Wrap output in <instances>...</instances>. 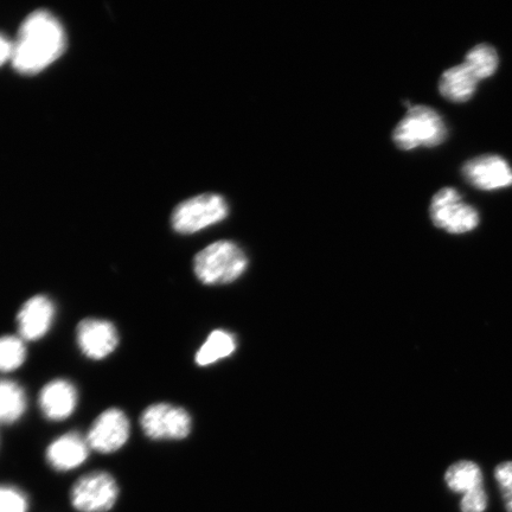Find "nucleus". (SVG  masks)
I'll return each instance as SVG.
<instances>
[{
  "label": "nucleus",
  "mask_w": 512,
  "mask_h": 512,
  "mask_svg": "<svg viewBox=\"0 0 512 512\" xmlns=\"http://www.w3.org/2000/svg\"><path fill=\"white\" fill-rule=\"evenodd\" d=\"M67 47L62 24L47 10L32 12L19 28L12 67L23 75H35L59 60Z\"/></svg>",
  "instance_id": "f257e3e1"
},
{
  "label": "nucleus",
  "mask_w": 512,
  "mask_h": 512,
  "mask_svg": "<svg viewBox=\"0 0 512 512\" xmlns=\"http://www.w3.org/2000/svg\"><path fill=\"white\" fill-rule=\"evenodd\" d=\"M24 389L10 380H0V425L15 424L27 411Z\"/></svg>",
  "instance_id": "2eb2a0df"
},
{
  "label": "nucleus",
  "mask_w": 512,
  "mask_h": 512,
  "mask_svg": "<svg viewBox=\"0 0 512 512\" xmlns=\"http://www.w3.org/2000/svg\"><path fill=\"white\" fill-rule=\"evenodd\" d=\"M76 341L89 360L100 361L113 354L119 344L118 330L105 319H83L76 330Z\"/></svg>",
  "instance_id": "1a4fd4ad"
},
{
  "label": "nucleus",
  "mask_w": 512,
  "mask_h": 512,
  "mask_svg": "<svg viewBox=\"0 0 512 512\" xmlns=\"http://www.w3.org/2000/svg\"><path fill=\"white\" fill-rule=\"evenodd\" d=\"M248 259L233 241L221 240L202 249L194 259V272L206 285H226L238 280L247 270Z\"/></svg>",
  "instance_id": "f03ea898"
},
{
  "label": "nucleus",
  "mask_w": 512,
  "mask_h": 512,
  "mask_svg": "<svg viewBox=\"0 0 512 512\" xmlns=\"http://www.w3.org/2000/svg\"><path fill=\"white\" fill-rule=\"evenodd\" d=\"M130 431L126 414L118 408H110L96 418L86 439L91 450L110 454L126 445Z\"/></svg>",
  "instance_id": "6e6552de"
},
{
  "label": "nucleus",
  "mask_w": 512,
  "mask_h": 512,
  "mask_svg": "<svg viewBox=\"0 0 512 512\" xmlns=\"http://www.w3.org/2000/svg\"><path fill=\"white\" fill-rule=\"evenodd\" d=\"M89 450L86 438L79 433H67L48 446L47 460L56 471H72L86 462Z\"/></svg>",
  "instance_id": "ddd939ff"
},
{
  "label": "nucleus",
  "mask_w": 512,
  "mask_h": 512,
  "mask_svg": "<svg viewBox=\"0 0 512 512\" xmlns=\"http://www.w3.org/2000/svg\"><path fill=\"white\" fill-rule=\"evenodd\" d=\"M27 358V348L22 338L0 337V373H9L23 366Z\"/></svg>",
  "instance_id": "6ab92c4d"
},
{
  "label": "nucleus",
  "mask_w": 512,
  "mask_h": 512,
  "mask_svg": "<svg viewBox=\"0 0 512 512\" xmlns=\"http://www.w3.org/2000/svg\"><path fill=\"white\" fill-rule=\"evenodd\" d=\"M467 183L480 190H498L512 185V169L507 160L495 155L469 160L462 169Z\"/></svg>",
  "instance_id": "9d476101"
},
{
  "label": "nucleus",
  "mask_w": 512,
  "mask_h": 512,
  "mask_svg": "<svg viewBox=\"0 0 512 512\" xmlns=\"http://www.w3.org/2000/svg\"><path fill=\"white\" fill-rule=\"evenodd\" d=\"M229 206L219 194H202L178 204L172 213V227L183 235L195 234L226 220Z\"/></svg>",
  "instance_id": "20e7f679"
},
{
  "label": "nucleus",
  "mask_w": 512,
  "mask_h": 512,
  "mask_svg": "<svg viewBox=\"0 0 512 512\" xmlns=\"http://www.w3.org/2000/svg\"><path fill=\"white\" fill-rule=\"evenodd\" d=\"M393 142L402 151L418 147H435L447 138V127L441 115L432 107L418 105L408 111L392 134Z\"/></svg>",
  "instance_id": "7ed1b4c3"
},
{
  "label": "nucleus",
  "mask_w": 512,
  "mask_h": 512,
  "mask_svg": "<svg viewBox=\"0 0 512 512\" xmlns=\"http://www.w3.org/2000/svg\"><path fill=\"white\" fill-rule=\"evenodd\" d=\"M478 80L465 64L447 69L441 75L439 92L445 99L456 104H464L476 93Z\"/></svg>",
  "instance_id": "4468645a"
},
{
  "label": "nucleus",
  "mask_w": 512,
  "mask_h": 512,
  "mask_svg": "<svg viewBox=\"0 0 512 512\" xmlns=\"http://www.w3.org/2000/svg\"><path fill=\"white\" fill-rule=\"evenodd\" d=\"M464 64L478 81L488 79L496 73L498 68L497 51L489 44H479L467 53Z\"/></svg>",
  "instance_id": "a211bd4d"
},
{
  "label": "nucleus",
  "mask_w": 512,
  "mask_h": 512,
  "mask_svg": "<svg viewBox=\"0 0 512 512\" xmlns=\"http://www.w3.org/2000/svg\"><path fill=\"white\" fill-rule=\"evenodd\" d=\"M78 390L67 380H54L43 387L40 394V408L49 420L68 419L78 406Z\"/></svg>",
  "instance_id": "f8f14e48"
},
{
  "label": "nucleus",
  "mask_w": 512,
  "mask_h": 512,
  "mask_svg": "<svg viewBox=\"0 0 512 512\" xmlns=\"http://www.w3.org/2000/svg\"><path fill=\"white\" fill-rule=\"evenodd\" d=\"M495 477L501 489L508 512H512V462L498 465L495 470Z\"/></svg>",
  "instance_id": "412c9836"
},
{
  "label": "nucleus",
  "mask_w": 512,
  "mask_h": 512,
  "mask_svg": "<svg viewBox=\"0 0 512 512\" xmlns=\"http://www.w3.org/2000/svg\"><path fill=\"white\" fill-rule=\"evenodd\" d=\"M119 496L115 479L107 472H92L81 477L70 491V502L79 512L110 511Z\"/></svg>",
  "instance_id": "423d86ee"
},
{
  "label": "nucleus",
  "mask_w": 512,
  "mask_h": 512,
  "mask_svg": "<svg viewBox=\"0 0 512 512\" xmlns=\"http://www.w3.org/2000/svg\"><path fill=\"white\" fill-rule=\"evenodd\" d=\"M12 51H14V42L0 34V67H3L6 62L11 61Z\"/></svg>",
  "instance_id": "5701e85b"
},
{
  "label": "nucleus",
  "mask_w": 512,
  "mask_h": 512,
  "mask_svg": "<svg viewBox=\"0 0 512 512\" xmlns=\"http://www.w3.org/2000/svg\"><path fill=\"white\" fill-rule=\"evenodd\" d=\"M55 305L46 296H35L19 310L18 331L23 341L34 342L46 336L54 323Z\"/></svg>",
  "instance_id": "9b49d317"
},
{
  "label": "nucleus",
  "mask_w": 512,
  "mask_h": 512,
  "mask_svg": "<svg viewBox=\"0 0 512 512\" xmlns=\"http://www.w3.org/2000/svg\"><path fill=\"white\" fill-rule=\"evenodd\" d=\"M430 216L435 227L450 234L469 233L479 224L478 211L454 188L441 189L433 196Z\"/></svg>",
  "instance_id": "39448f33"
},
{
  "label": "nucleus",
  "mask_w": 512,
  "mask_h": 512,
  "mask_svg": "<svg viewBox=\"0 0 512 512\" xmlns=\"http://www.w3.org/2000/svg\"><path fill=\"white\" fill-rule=\"evenodd\" d=\"M28 498L14 486H0V512H27Z\"/></svg>",
  "instance_id": "aec40b11"
},
{
  "label": "nucleus",
  "mask_w": 512,
  "mask_h": 512,
  "mask_svg": "<svg viewBox=\"0 0 512 512\" xmlns=\"http://www.w3.org/2000/svg\"><path fill=\"white\" fill-rule=\"evenodd\" d=\"M448 488L454 492L466 494L473 489L483 486V475L479 466L472 462H458L447 470L445 475Z\"/></svg>",
  "instance_id": "f3484780"
},
{
  "label": "nucleus",
  "mask_w": 512,
  "mask_h": 512,
  "mask_svg": "<svg viewBox=\"0 0 512 512\" xmlns=\"http://www.w3.org/2000/svg\"><path fill=\"white\" fill-rule=\"evenodd\" d=\"M236 349V339L230 332L216 330L211 332L206 343L197 351L195 361L200 367L223 360L233 354Z\"/></svg>",
  "instance_id": "dca6fc26"
},
{
  "label": "nucleus",
  "mask_w": 512,
  "mask_h": 512,
  "mask_svg": "<svg viewBox=\"0 0 512 512\" xmlns=\"http://www.w3.org/2000/svg\"><path fill=\"white\" fill-rule=\"evenodd\" d=\"M140 426L152 440H181L191 432V416L171 403H155L140 416Z\"/></svg>",
  "instance_id": "0eeeda50"
},
{
  "label": "nucleus",
  "mask_w": 512,
  "mask_h": 512,
  "mask_svg": "<svg viewBox=\"0 0 512 512\" xmlns=\"http://www.w3.org/2000/svg\"><path fill=\"white\" fill-rule=\"evenodd\" d=\"M488 505V496H486L483 486L473 489L463 497L462 511L463 512H484Z\"/></svg>",
  "instance_id": "4be33fe9"
}]
</instances>
